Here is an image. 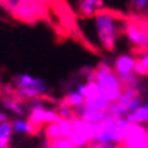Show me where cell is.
Instances as JSON below:
<instances>
[{
    "instance_id": "19",
    "label": "cell",
    "mask_w": 148,
    "mask_h": 148,
    "mask_svg": "<svg viewBox=\"0 0 148 148\" xmlns=\"http://www.w3.org/2000/svg\"><path fill=\"white\" fill-rule=\"evenodd\" d=\"M142 105V99L140 97L138 98H134L131 102H129L126 107V114H129V113H134L138 108H140Z\"/></svg>"
},
{
    "instance_id": "17",
    "label": "cell",
    "mask_w": 148,
    "mask_h": 148,
    "mask_svg": "<svg viewBox=\"0 0 148 148\" xmlns=\"http://www.w3.org/2000/svg\"><path fill=\"white\" fill-rule=\"evenodd\" d=\"M21 0H0V5H1L6 11H8L11 14L14 12V10L19 6Z\"/></svg>"
},
{
    "instance_id": "26",
    "label": "cell",
    "mask_w": 148,
    "mask_h": 148,
    "mask_svg": "<svg viewBox=\"0 0 148 148\" xmlns=\"http://www.w3.org/2000/svg\"><path fill=\"white\" fill-rule=\"evenodd\" d=\"M146 132H147V138H148V127L146 128Z\"/></svg>"
},
{
    "instance_id": "10",
    "label": "cell",
    "mask_w": 148,
    "mask_h": 148,
    "mask_svg": "<svg viewBox=\"0 0 148 148\" xmlns=\"http://www.w3.org/2000/svg\"><path fill=\"white\" fill-rule=\"evenodd\" d=\"M84 106L90 110H107L109 102L102 95H100L99 98H97L94 100H86Z\"/></svg>"
},
{
    "instance_id": "22",
    "label": "cell",
    "mask_w": 148,
    "mask_h": 148,
    "mask_svg": "<svg viewBox=\"0 0 148 148\" xmlns=\"http://www.w3.org/2000/svg\"><path fill=\"white\" fill-rule=\"evenodd\" d=\"M133 5L136 12H143L148 6V0H133Z\"/></svg>"
},
{
    "instance_id": "8",
    "label": "cell",
    "mask_w": 148,
    "mask_h": 148,
    "mask_svg": "<svg viewBox=\"0 0 148 148\" xmlns=\"http://www.w3.org/2000/svg\"><path fill=\"white\" fill-rule=\"evenodd\" d=\"M135 61L132 57L129 55H121L120 58L114 64V72L115 74H121V73H128V72H133Z\"/></svg>"
},
{
    "instance_id": "1",
    "label": "cell",
    "mask_w": 148,
    "mask_h": 148,
    "mask_svg": "<svg viewBox=\"0 0 148 148\" xmlns=\"http://www.w3.org/2000/svg\"><path fill=\"white\" fill-rule=\"evenodd\" d=\"M121 14H116L114 11L99 10L95 12V26L99 34V38L103 48L107 51H114L115 41L118 35L121 34L120 28L116 26Z\"/></svg>"
},
{
    "instance_id": "18",
    "label": "cell",
    "mask_w": 148,
    "mask_h": 148,
    "mask_svg": "<svg viewBox=\"0 0 148 148\" xmlns=\"http://www.w3.org/2000/svg\"><path fill=\"white\" fill-rule=\"evenodd\" d=\"M134 115H135L138 123L148 122V110L145 108V106H141L140 108H138L134 112Z\"/></svg>"
},
{
    "instance_id": "13",
    "label": "cell",
    "mask_w": 148,
    "mask_h": 148,
    "mask_svg": "<svg viewBox=\"0 0 148 148\" xmlns=\"http://www.w3.org/2000/svg\"><path fill=\"white\" fill-rule=\"evenodd\" d=\"M45 146L46 148H74L71 140L69 139H65V138H59L55 139L53 141H45Z\"/></svg>"
},
{
    "instance_id": "20",
    "label": "cell",
    "mask_w": 148,
    "mask_h": 148,
    "mask_svg": "<svg viewBox=\"0 0 148 148\" xmlns=\"http://www.w3.org/2000/svg\"><path fill=\"white\" fill-rule=\"evenodd\" d=\"M13 131L16 133H28V123L24 120H15L13 122Z\"/></svg>"
},
{
    "instance_id": "7",
    "label": "cell",
    "mask_w": 148,
    "mask_h": 148,
    "mask_svg": "<svg viewBox=\"0 0 148 148\" xmlns=\"http://www.w3.org/2000/svg\"><path fill=\"white\" fill-rule=\"evenodd\" d=\"M78 93L86 100H94L101 95L100 87L97 81H87L86 85L78 87Z\"/></svg>"
},
{
    "instance_id": "21",
    "label": "cell",
    "mask_w": 148,
    "mask_h": 148,
    "mask_svg": "<svg viewBox=\"0 0 148 148\" xmlns=\"http://www.w3.org/2000/svg\"><path fill=\"white\" fill-rule=\"evenodd\" d=\"M133 73L135 74V75H139V77H147L148 75V69H146L143 67V65L141 64L140 60H136L135 65H134V68H133Z\"/></svg>"
},
{
    "instance_id": "3",
    "label": "cell",
    "mask_w": 148,
    "mask_h": 148,
    "mask_svg": "<svg viewBox=\"0 0 148 148\" xmlns=\"http://www.w3.org/2000/svg\"><path fill=\"white\" fill-rule=\"evenodd\" d=\"M16 97L21 99H39L47 93V85L42 79L33 78L29 74H20L15 78Z\"/></svg>"
},
{
    "instance_id": "23",
    "label": "cell",
    "mask_w": 148,
    "mask_h": 148,
    "mask_svg": "<svg viewBox=\"0 0 148 148\" xmlns=\"http://www.w3.org/2000/svg\"><path fill=\"white\" fill-rule=\"evenodd\" d=\"M140 61H141V64L143 65V67H145L146 69H148V53L145 55V57H142V58H141V60H140Z\"/></svg>"
},
{
    "instance_id": "11",
    "label": "cell",
    "mask_w": 148,
    "mask_h": 148,
    "mask_svg": "<svg viewBox=\"0 0 148 148\" xmlns=\"http://www.w3.org/2000/svg\"><path fill=\"white\" fill-rule=\"evenodd\" d=\"M59 125V131H60V136L65 138V139H69V136L74 133L73 131V122L71 120H65L61 119L60 116L58 118V120L55 121Z\"/></svg>"
},
{
    "instance_id": "9",
    "label": "cell",
    "mask_w": 148,
    "mask_h": 148,
    "mask_svg": "<svg viewBox=\"0 0 148 148\" xmlns=\"http://www.w3.org/2000/svg\"><path fill=\"white\" fill-rule=\"evenodd\" d=\"M13 123L6 121L0 125V148H10Z\"/></svg>"
},
{
    "instance_id": "4",
    "label": "cell",
    "mask_w": 148,
    "mask_h": 148,
    "mask_svg": "<svg viewBox=\"0 0 148 148\" xmlns=\"http://www.w3.org/2000/svg\"><path fill=\"white\" fill-rule=\"evenodd\" d=\"M47 5H42L34 0H21L12 15L25 23H35L47 15Z\"/></svg>"
},
{
    "instance_id": "25",
    "label": "cell",
    "mask_w": 148,
    "mask_h": 148,
    "mask_svg": "<svg viewBox=\"0 0 148 148\" xmlns=\"http://www.w3.org/2000/svg\"><path fill=\"white\" fill-rule=\"evenodd\" d=\"M145 108L148 110V102H146V105H145Z\"/></svg>"
},
{
    "instance_id": "15",
    "label": "cell",
    "mask_w": 148,
    "mask_h": 148,
    "mask_svg": "<svg viewBox=\"0 0 148 148\" xmlns=\"http://www.w3.org/2000/svg\"><path fill=\"white\" fill-rule=\"evenodd\" d=\"M4 106L7 109L12 110V112L19 114V115H23L24 114V109L21 108V105L19 103V101H18L16 99H11V98L5 99L4 100Z\"/></svg>"
},
{
    "instance_id": "5",
    "label": "cell",
    "mask_w": 148,
    "mask_h": 148,
    "mask_svg": "<svg viewBox=\"0 0 148 148\" xmlns=\"http://www.w3.org/2000/svg\"><path fill=\"white\" fill-rule=\"evenodd\" d=\"M148 143L146 128L140 125H129L125 133L123 145L127 147H138Z\"/></svg>"
},
{
    "instance_id": "14",
    "label": "cell",
    "mask_w": 148,
    "mask_h": 148,
    "mask_svg": "<svg viewBox=\"0 0 148 148\" xmlns=\"http://www.w3.org/2000/svg\"><path fill=\"white\" fill-rule=\"evenodd\" d=\"M107 110H108V113L112 115V116H114L115 119L122 118L123 114L126 115V107H125L123 105H121L120 102H118V101L109 103Z\"/></svg>"
},
{
    "instance_id": "16",
    "label": "cell",
    "mask_w": 148,
    "mask_h": 148,
    "mask_svg": "<svg viewBox=\"0 0 148 148\" xmlns=\"http://www.w3.org/2000/svg\"><path fill=\"white\" fill-rule=\"evenodd\" d=\"M68 103L71 107H80V106H84L85 105V99L78 93V92H73V93H71L68 97H66Z\"/></svg>"
},
{
    "instance_id": "6",
    "label": "cell",
    "mask_w": 148,
    "mask_h": 148,
    "mask_svg": "<svg viewBox=\"0 0 148 148\" xmlns=\"http://www.w3.org/2000/svg\"><path fill=\"white\" fill-rule=\"evenodd\" d=\"M102 6V0H80L79 1V11L82 18H90L95 15V12L101 10Z\"/></svg>"
},
{
    "instance_id": "2",
    "label": "cell",
    "mask_w": 148,
    "mask_h": 148,
    "mask_svg": "<svg viewBox=\"0 0 148 148\" xmlns=\"http://www.w3.org/2000/svg\"><path fill=\"white\" fill-rule=\"evenodd\" d=\"M94 73L95 81L100 87L101 95L109 103L118 101L119 97L122 93V85L118 79L114 69L105 62H100L94 69Z\"/></svg>"
},
{
    "instance_id": "12",
    "label": "cell",
    "mask_w": 148,
    "mask_h": 148,
    "mask_svg": "<svg viewBox=\"0 0 148 148\" xmlns=\"http://www.w3.org/2000/svg\"><path fill=\"white\" fill-rule=\"evenodd\" d=\"M45 136L47 141H53L55 139H59L60 136V131H59V125L58 122H51L46 126L45 128Z\"/></svg>"
},
{
    "instance_id": "24",
    "label": "cell",
    "mask_w": 148,
    "mask_h": 148,
    "mask_svg": "<svg viewBox=\"0 0 148 148\" xmlns=\"http://www.w3.org/2000/svg\"><path fill=\"white\" fill-rule=\"evenodd\" d=\"M6 121H7V115L4 114V113H0V125L6 122Z\"/></svg>"
}]
</instances>
